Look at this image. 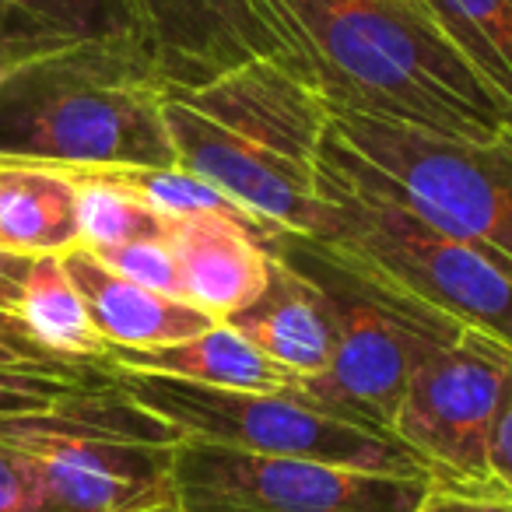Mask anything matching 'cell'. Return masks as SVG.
Wrapping results in <instances>:
<instances>
[{
    "mask_svg": "<svg viewBox=\"0 0 512 512\" xmlns=\"http://www.w3.org/2000/svg\"><path fill=\"white\" fill-rule=\"evenodd\" d=\"M0 18L46 46L141 43L130 0H0Z\"/></svg>",
    "mask_w": 512,
    "mask_h": 512,
    "instance_id": "cell-18",
    "label": "cell"
},
{
    "mask_svg": "<svg viewBox=\"0 0 512 512\" xmlns=\"http://www.w3.org/2000/svg\"><path fill=\"white\" fill-rule=\"evenodd\" d=\"M330 134L414 214L512 260V134L453 141L355 113H330Z\"/></svg>",
    "mask_w": 512,
    "mask_h": 512,
    "instance_id": "cell-8",
    "label": "cell"
},
{
    "mask_svg": "<svg viewBox=\"0 0 512 512\" xmlns=\"http://www.w3.org/2000/svg\"><path fill=\"white\" fill-rule=\"evenodd\" d=\"M18 320L32 334V341L50 355L78 358V362L106 358V341L95 330L85 299L67 274L60 253H46L32 260L22 302H18Z\"/></svg>",
    "mask_w": 512,
    "mask_h": 512,
    "instance_id": "cell-17",
    "label": "cell"
},
{
    "mask_svg": "<svg viewBox=\"0 0 512 512\" xmlns=\"http://www.w3.org/2000/svg\"><path fill=\"white\" fill-rule=\"evenodd\" d=\"M18 60H25V53L18 50L15 43H8V39H0V78H4V74H8Z\"/></svg>",
    "mask_w": 512,
    "mask_h": 512,
    "instance_id": "cell-28",
    "label": "cell"
},
{
    "mask_svg": "<svg viewBox=\"0 0 512 512\" xmlns=\"http://www.w3.org/2000/svg\"><path fill=\"white\" fill-rule=\"evenodd\" d=\"M141 512H179L176 505H158V509H141Z\"/></svg>",
    "mask_w": 512,
    "mask_h": 512,
    "instance_id": "cell-29",
    "label": "cell"
},
{
    "mask_svg": "<svg viewBox=\"0 0 512 512\" xmlns=\"http://www.w3.org/2000/svg\"><path fill=\"white\" fill-rule=\"evenodd\" d=\"M320 200L306 239L337 264L512 348V260L414 214L334 134L320 158Z\"/></svg>",
    "mask_w": 512,
    "mask_h": 512,
    "instance_id": "cell-4",
    "label": "cell"
},
{
    "mask_svg": "<svg viewBox=\"0 0 512 512\" xmlns=\"http://www.w3.org/2000/svg\"><path fill=\"white\" fill-rule=\"evenodd\" d=\"M162 78L141 43H67L0 78V162L169 169Z\"/></svg>",
    "mask_w": 512,
    "mask_h": 512,
    "instance_id": "cell-3",
    "label": "cell"
},
{
    "mask_svg": "<svg viewBox=\"0 0 512 512\" xmlns=\"http://www.w3.org/2000/svg\"><path fill=\"white\" fill-rule=\"evenodd\" d=\"M225 323H232L246 341H253L295 379L320 376L334 355V316L327 295L281 256H274L264 292Z\"/></svg>",
    "mask_w": 512,
    "mask_h": 512,
    "instance_id": "cell-14",
    "label": "cell"
},
{
    "mask_svg": "<svg viewBox=\"0 0 512 512\" xmlns=\"http://www.w3.org/2000/svg\"><path fill=\"white\" fill-rule=\"evenodd\" d=\"M179 512H414L432 481L260 456L183 439L172 456Z\"/></svg>",
    "mask_w": 512,
    "mask_h": 512,
    "instance_id": "cell-10",
    "label": "cell"
},
{
    "mask_svg": "<svg viewBox=\"0 0 512 512\" xmlns=\"http://www.w3.org/2000/svg\"><path fill=\"white\" fill-rule=\"evenodd\" d=\"M274 232L256 221L228 214H186L169 221V242L176 256L183 299L207 313L214 323L232 320L264 292L274 271V253L267 246Z\"/></svg>",
    "mask_w": 512,
    "mask_h": 512,
    "instance_id": "cell-12",
    "label": "cell"
},
{
    "mask_svg": "<svg viewBox=\"0 0 512 512\" xmlns=\"http://www.w3.org/2000/svg\"><path fill=\"white\" fill-rule=\"evenodd\" d=\"M162 113L186 172L218 186L267 232H313L330 106L309 71L253 60L197 88L165 85Z\"/></svg>",
    "mask_w": 512,
    "mask_h": 512,
    "instance_id": "cell-2",
    "label": "cell"
},
{
    "mask_svg": "<svg viewBox=\"0 0 512 512\" xmlns=\"http://www.w3.org/2000/svg\"><path fill=\"white\" fill-rule=\"evenodd\" d=\"M414 512H512V495L505 491H453L432 484L425 502Z\"/></svg>",
    "mask_w": 512,
    "mask_h": 512,
    "instance_id": "cell-25",
    "label": "cell"
},
{
    "mask_svg": "<svg viewBox=\"0 0 512 512\" xmlns=\"http://www.w3.org/2000/svg\"><path fill=\"white\" fill-rule=\"evenodd\" d=\"M488 470H491L495 488L505 491V495H512V393H509V400H505L502 414H498L495 432H491Z\"/></svg>",
    "mask_w": 512,
    "mask_h": 512,
    "instance_id": "cell-26",
    "label": "cell"
},
{
    "mask_svg": "<svg viewBox=\"0 0 512 512\" xmlns=\"http://www.w3.org/2000/svg\"><path fill=\"white\" fill-rule=\"evenodd\" d=\"M60 256H64L67 274L85 299L95 330L106 341V351L169 348V344H183L190 337L204 334L207 327H214L211 316L200 313L186 299L151 292V288L134 285V281L109 271L92 249L71 246Z\"/></svg>",
    "mask_w": 512,
    "mask_h": 512,
    "instance_id": "cell-13",
    "label": "cell"
},
{
    "mask_svg": "<svg viewBox=\"0 0 512 512\" xmlns=\"http://www.w3.org/2000/svg\"><path fill=\"white\" fill-rule=\"evenodd\" d=\"M144 200L155 214L165 221L186 218V214H228V218L253 221L239 204L225 197L218 186L207 179L186 172L183 165H169V169H109ZM264 228V225H260Z\"/></svg>",
    "mask_w": 512,
    "mask_h": 512,
    "instance_id": "cell-21",
    "label": "cell"
},
{
    "mask_svg": "<svg viewBox=\"0 0 512 512\" xmlns=\"http://www.w3.org/2000/svg\"><path fill=\"white\" fill-rule=\"evenodd\" d=\"M0 512H57L36 460L4 439H0Z\"/></svg>",
    "mask_w": 512,
    "mask_h": 512,
    "instance_id": "cell-23",
    "label": "cell"
},
{
    "mask_svg": "<svg viewBox=\"0 0 512 512\" xmlns=\"http://www.w3.org/2000/svg\"><path fill=\"white\" fill-rule=\"evenodd\" d=\"M57 355H46V351L25 348V344L11 341V337L0 334V365H18V362H53Z\"/></svg>",
    "mask_w": 512,
    "mask_h": 512,
    "instance_id": "cell-27",
    "label": "cell"
},
{
    "mask_svg": "<svg viewBox=\"0 0 512 512\" xmlns=\"http://www.w3.org/2000/svg\"><path fill=\"white\" fill-rule=\"evenodd\" d=\"M0 246L25 256L78 246L71 172L36 162H0Z\"/></svg>",
    "mask_w": 512,
    "mask_h": 512,
    "instance_id": "cell-16",
    "label": "cell"
},
{
    "mask_svg": "<svg viewBox=\"0 0 512 512\" xmlns=\"http://www.w3.org/2000/svg\"><path fill=\"white\" fill-rule=\"evenodd\" d=\"M509 393L512 348L460 327L418 362L390 435L418 456L435 488L498 491L488 446Z\"/></svg>",
    "mask_w": 512,
    "mask_h": 512,
    "instance_id": "cell-9",
    "label": "cell"
},
{
    "mask_svg": "<svg viewBox=\"0 0 512 512\" xmlns=\"http://www.w3.org/2000/svg\"><path fill=\"white\" fill-rule=\"evenodd\" d=\"M78 207V246L109 249L137 239H165L169 221L155 214L116 172H71Z\"/></svg>",
    "mask_w": 512,
    "mask_h": 512,
    "instance_id": "cell-19",
    "label": "cell"
},
{
    "mask_svg": "<svg viewBox=\"0 0 512 512\" xmlns=\"http://www.w3.org/2000/svg\"><path fill=\"white\" fill-rule=\"evenodd\" d=\"M267 246L323 288L334 316L330 365L320 376L299 379L295 393L334 418L390 435L418 362L453 330H460V323L358 278L306 235L274 232Z\"/></svg>",
    "mask_w": 512,
    "mask_h": 512,
    "instance_id": "cell-6",
    "label": "cell"
},
{
    "mask_svg": "<svg viewBox=\"0 0 512 512\" xmlns=\"http://www.w3.org/2000/svg\"><path fill=\"white\" fill-rule=\"evenodd\" d=\"M113 369L120 390L162 421H169L183 439L211 442V446L239 449V453L299 456V460H320L334 467L432 481L418 456L407 453L393 435L369 432V428L334 418L302 400L295 386L278 393H249L120 369V365Z\"/></svg>",
    "mask_w": 512,
    "mask_h": 512,
    "instance_id": "cell-7",
    "label": "cell"
},
{
    "mask_svg": "<svg viewBox=\"0 0 512 512\" xmlns=\"http://www.w3.org/2000/svg\"><path fill=\"white\" fill-rule=\"evenodd\" d=\"M330 113L498 141L512 113L425 0H274Z\"/></svg>",
    "mask_w": 512,
    "mask_h": 512,
    "instance_id": "cell-1",
    "label": "cell"
},
{
    "mask_svg": "<svg viewBox=\"0 0 512 512\" xmlns=\"http://www.w3.org/2000/svg\"><path fill=\"white\" fill-rule=\"evenodd\" d=\"M0 439L36 460L57 512H141L176 505L172 456L183 435L120 383L39 414L0 418Z\"/></svg>",
    "mask_w": 512,
    "mask_h": 512,
    "instance_id": "cell-5",
    "label": "cell"
},
{
    "mask_svg": "<svg viewBox=\"0 0 512 512\" xmlns=\"http://www.w3.org/2000/svg\"><path fill=\"white\" fill-rule=\"evenodd\" d=\"M32 260H36V256H25L8 246H0V334L25 344V348L43 351L32 341L29 330L22 327V320H18V302H22V288L32 271ZM46 355H50V351H46Z\"/></svg>",
    "mask_w": 512,
    "mask_h": 512,
    "instance_id": "cell-24",
    "label": "cell"
},
{
    "mask_svg": "<svg viewBox=\"0 0 512 512\" xmlns=\"http://www.w3.org/2000/svg\"><path fill=\"white\" fill-rule=\"evenodd\" d=\"M512 113V0H425Z\"/></svg>",
    "mask_w": 512,
    "mask_h": 512,
    "instance_id": "cell-20",
    "label": "cell"
},
{
    "mask_svg": "<svg viewBox=\"0 0 512 512\" xmlns=\"http://www.w3.org/2000/svg\"><path fill=\"white\" fill-rule=\"evenodd\" d=\"M92 253L99 256L109 271L120 274V278L151 288V292L183 299V281H179L176 256H172L165 239H137V242H123V246L92 249Z\"/></svg>",
    "mask_w": 512,
    "mask_h": 512,
    "instance_id": "cell-22",
    "label": "cell"
},
{
    "mask_svg": "<svg viewBox=\"0 0 512 512\" xmlns=\"http://www.w3.org/2000/svg\"><path fill=\"white\" fill-rule=\"evenodd\" d=\"M106 358L120 369L155 372V376L186 379V383L218 386V390H249V393H278L292 390L299 379L285 372L278 362L264 355L253 341L239 334L232 323H214L204 334L183 344L151 351L109 348Z\"/></svg>",
    "mask_w": 512,
    "mask_h": 512,
    "instance_id": "cell-15",
    "label": "cell"
},
{
    "mask_svg": "<svg viewBox=\"0 0 512 512\" xmlns=\"http://www.w3.org/2000/svg\"><path fill=\"white\" fill-rule=\"evenodd\" d=\"M130 8L162 85L197 88L253 60L309 71L274 0H130Z\"/></svg>",
    "mask_w": 512,
    "mask_h": 512,
    "instance_id": "cell-11",
    "label": "cell"
}]
</instances>
